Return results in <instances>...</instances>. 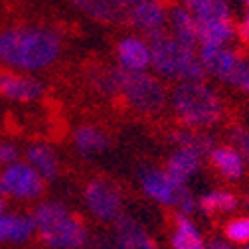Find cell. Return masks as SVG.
<instances>
[{
    "label": "cell",
    "instance_id": "cell-31",
    "mask_svg": "<svg viewBox=\"0 0 249 249\" xmlns=\"http://www.w3.org/2000/svg\"><path fill=\"white\" fill-rule=\"evenodd\" d=\"M237 36L243 44H249V10L245 12V16L241 18V22L237 26Z\"/></svg>",
    "mask_w": 249,
    "mask_h": 249
},
{
    "label": "cell",
    "instance_id": "cell-25",
    "mask_svg": "<svg viewBox=\"0 0 249 249\" xmlns=\"http://www.w3.org/2000/svg\"><path fill=\"white\" fill-rule=\"evenodd\" d=\"M239 200L233 192L228 190H212L204 194L198 200V210L204 212L206 215H215V213H230L237 208Z\"/></svg>",
    "mask_w": 249,
    "mask_h": 249
},
{
    "label": "cell",
    "instance_id": "cell-7",
    "mask_svg": "<svg viewBox=\"0 0 249 249\" xmlns=\"http://www.w3.org/2000/svg\"><path fill=\"white\" fill-rule=\"evenodd\" d=\"M83 202L99 222H115L123 213V194L117 186L103 178H93L83 188Z\"/></svg>",
    "mask_w": 249,
    "mask_h": 249
},
{
    "label": "cell",
    "instance_id": "cell-29",
    "mask_svg": "<svg viewBox=\"0 0 249 249\" xmlns=\"http://www.w3.org/2000/svg\"><path fill=\"white\" fill-rule=\"evenodd\" d=\"M228 85H231V87H235L237 91L247 93V95H249V59H247V57H243V59L239 61V66H237V70L233 71V75H231V79L228 81Z\"/></svg>",
    "mask_w": 249,
    "mask_h": 249
},
{
    "label": "cell",
    "instance_id": "cell-4",
    "mask_svg": "<svg viewBox=\"0 0 249 249\" xmlns=\"http://www.w3.org/2000/svg\"><path fill=\"white\" fill-rule=\"evenodd\" d=\"M36 233L52 249H83L89 243L87 226L61 202H42L34 213Z\"/></svg>",
    "mask_w": 249,
    "mask_h": 249
},
{
    "label": "cell",
    "instance_id": "cell-16",
    "mask_svg": "<svg viewBox=\"0 0 249 249\" xmlns=\"http://www.w3.org/2000/svg\"><path fill=\"white\" fill-rule=\"evenodd\" d=\"M73 146L83 159H93L111 146V139L95 124H81L73 133Z\"/></svg>",
    "mask_w": 249,
    "mask_h": 249
},
{
    "label": "cell",
    "instance_id": "cell-27",
    "mask_svg": "<svg viewBox=\"0 0 249 249\" xmlns=\"http://www.w3.org/2000/svg\"><path fill=\"white\" fill-rule=\"evenodd\" d=\"M224 233L230 243L249 245V215H239L235 220H230L224 228Z\"/></svg>",
    "mask_w": 249,
    "mask_h": 249
},
{
    "label": "cell",
    "instance_id": "cell-1",
    "mask_svg": "<svg viewBox=\"0 0 249 249\" xmlns=\"http://www.w3.org/2000/svg\"><path fill=\"white\" fill-rule=\"evenodd\" d=\"M61 55V38L50 26L18 24L0 32V64L32 73L53 66Z\"/></svg>",
    "mask_w": 249,
    "mask_h": 249
},
{
    "label": "cell",
    "instance_id": "cell-11",
    "mask_svg": "<svg viewBox=\"0 0 249 249\" xmlns=\"http://www.w3.org/2000/svg\"><path fill=\"white\" fill-rule=\"evenodd\" d=\"M198 57L206 75H212L224 83L231 79L239 61L243 59V55L230 46H200Z\"/></svg>",
    "mask_w": 249,
    "mask_h": 249
},
{
    "label": "cell",
    "instance_id": "cell-32",
    "mask_svg": "<svg viewBox=\"0 0 249 249\" xmlns=\"http://www.w3.org/2000/svg\"><path fill=\"white\" fill-rule=\"evenodd\" d=\"M206 249H237V247L230 241H224V239H212L206 243Z\"/></svg>",
    "mask_w": 249,
    "mask_h": 249
},
{
    "label": "cell",
    "instance_id": "cell-34",
    "mask_svg": "<svg viewBox=\"0 0 249 249\" xmlns=\"http://www.w3.org/2000/svg\"><path fill=\"white\" fill-rule=\"evenodd\" d=\"M6 212V202H4V196H0V213Z\"/></svg>",
    "mask_w": 249,
    "mask_h": 249
},
{
    "label": "cell",
    "instance_id": "cell-6",
    "mask_svg": "<svg viewBox=\"0 0 249 249\" xmlns=\"http://www.w3.org/2000/svg\"><path fill=\"white\" fill-rule=\"evenodd\" d=\"M141 188L144 196L160 206H174L178 213L190 215L198 210V200L190 194L188 186L178 184L164 168H148L141 172Z\"/></svg>",
    "mask_w": 249,
    "mask_h": 249
},
{
    "label": "cell",
    "instance_id": "cell-35",
    "mask_svg": "<svg viewBox=\"0 0 249 249\" xmlns=\"http://www.w3.org/2000/svg\"><path fill=\"white\" fill-rule=\"evenodd\" d=\"M239 2H241V4H243L247 10H249V0H239Z\"/></svg>",
    "mask_w": 249,
    "mask_h": 249
},
{
    "label": "cell",
    "instance_id": "cell-13",
    "mask_svg": "<svg viewBox=\"0 0 249 249\" xmlns=\"http://www.w3.org/2000/svg\"><path fill=\"white\" fill-rule=\"evenodd\" d=\"M113 224H115V233H113L115 249H159L157 241L148 235V231L135 217L121 213Z\"/></svg>",
    "mask_w": 249,
    "mask_h": 249
},
{
    "label": "cell",
    "instance_id": "cell-8",
    "mask_svg": "<svg viewBox=\"0 0 249 249\" xmlns=\"http://www.w3.org/2000/svg\"><path fill=\"white\" fill-rule=\"evenodd\" d=\"M4 196H12L16 200H38L44 194L46 180L40 172L28 162H12L0 172Z\"/></svg>",
    "mask_w": 249,
    "mask_h": 249
},
{
    "label": "cell",
    "instance_id": "cell-36",
    "mask_svg": "<svg viewBox=\"0 0 249 249\" xmlns=\"http://www.w3.org/2000/svg\"><path fill=\"white\" fill-rule=\"evenodd\" d=\"M0 196H4V190H2V184H0Z\"/></svg>",
    "mask_w": 249,
    "mask_h": 249
},
{
    "label": "cell",
    "instance_id": "cell-14",
    "mask_svg": "<svg viewBox=\"0 0 249 249\" xmlns=\"http://www.w3.org/2000/svg\"><path fill=\"white\" fill-rule=\"evenodd\" d=\"M168 34L178 40L180 44L188 46L192 50L200 48V38H198V20L194 18L192 12H188L182 4H172L168 8Z\"/></svg>",
    "mask_w": 249,
    "mask_h": 249
},
{
    "label": "cell",
    "instance_id": "cell-3",
    "mask_svg": "<svg viewBox=\"0 0 249 249\" xmlns=\"http://www.w3.org/2000/svg\"><path fill=\"white\" fill-rule=\"evenodd\" d=\"M150 44L152 59L150 68L159 77L172 79L176 83L182 81H204L206 71L200 64L198 50L174 40L168 30H157L148 36H144Z\"/></svg>",
    "mask_w": 249,
    "mask_h": 249
},
{
    "label": "cell",
    "instance_id": "cell-22",
    "mask_svg": "<svg viewBox=\"0 0 249 249\" xmlns=\"http://www.w3.org/2000/svg\"><path fill=\"white\" fill-rule=\"evenodd\" d=\"M26 159L28 164H32L40 176L44 180H53L59 174V160H57V154L50 144L44 142H36V144H30L26 150Z\"/></svg>",
    "mask_w": 249,
    "mask_h": 249
},
{
    "label": "cell",
    "instance_id": "cell-33",
    "mask_svg": "<svg viewBox=\"0 0 249 249\" xmlns=\"http://www.w3.org/2000/svg\"><path fill=\"white\" fill-rule=\"evenodd\" d=\"M113 2H115L119 8H123V10H129V8L137 6L139 2H144V0H113Z\"/></svg>",
    "mask_w": 249,
    "mask_h": 249
},
{
    "label": "cell",
    "instance_id": "cell-20",
    "mask_svg": "<svg viewBox=\"0 0 249 249\" xmlns=\"http://www.w3.org/2000/svg\"><path fill=\"white\" fill-rule=\"evenodd\" d=\"M83 16L101 24H121L124 20V10L119 8L113 0H68Z\"/></svg>",
    "mask_w": 249,
    "mask_h": 249
},
{
    "label": "cell",
    "instance_id": "cell-37",
    "mask_svg": "<svg viewBox=\"0 0 249 249\" xmlns=\"http://www.w3.org/2000/svg\"><path fill=\"white\" fill-rule=\"evenodd\" d=\"M243 249H249V245H245V247H243Z\"/></svg>",
    "mask_w": 249,
    "mask_h": 249
},
{
    "label": "cell",
    "instance_id": "cell-9",
    "mask_svg": "<svg viewBox=\"0 0 249 249\" xmlns=\"http://www.w3.org/2000/svg\"><path fill=\"white\" fill-rule=\"evenodd\" d=\"M168 4L164 0H144L137 6L124 10V22L139 30L142 36H148L157 30L168 28Z\"/></svg>",
    "mask_w": 249,
    "mask_h": 249
},
{
    "label": "cell",
    "instance_id": "cell-18",
    "mask_svg": "<svg viewBox=\"0 0 249 249\" xmlns=\"http://www.w3.org/2000/svg\"><path fill=\"white\" fill-rule=\"evenodd\" d=\"M200 164H202V157L192 150H184V148H176L168 160H166V166L164 170L168 172V176L172 180H176L178 184H184L188 186V182L198 174L200 170Z\"/></svg>",
    "mask_w": 249,
    "mask_h": 249
},
{
    "label": "cell",
    "instance_id": "cell-17",
    "mask_svg": "<svg viewBox=\"0 0 249 249\" xmlns=\"http://www.w3.org/2000/svg\"><path fill=\"white\" fill-rule=\"evenodd\" d=\"M36 233L34 217L28 213H0V241L22 243Z\"/></svg>",
    "mask_w": 249,
    "mask_h": 249
},
{
    "label": "cell",
    "instance_id": "cell-26",
    "mask_svg": "<svg viewBox=\"0 0 249 249\" xmlns=\"http://www.w3.org/2000/svg\"><path fill=\"white\" fill-rule=\"evenodd\" d=\"M89 79L93 89L101 93V95H107V97L119 95V66L93 70Z\"/></svg>",
    "mask_w": 249,
    "mask_h": 249
},
{
    "label": "cell",
    "instance_id": "cell-15",
    "mask_svg": "<svg viewBox=\"0 0 249 249\" xmlns=\"http://www.w3.org/2000/svg\"><path fill=\"white\" fill-rule=\"evenodd\" d=\"M210 164L222 178L235 182L245 174V159L231 144H215L208 154Z\"/></svg>",
    "mask_w": 249,
    "mask_h": 249
},
{
    "label": "cell",
    "instance_id": "cell-30",
    "mask_svg": "<svg viewBox=\"0 0 249 249\" xmlns=\"http://www.w3.org/2000/svg\"><path fill=\"white\" fill-rule=\"evenodd\" d=\"M18 157H20V150L16 144L12 142H0V164H12V162H18Z\"/></svg>",
    "mask_w": 249,
    "mask_h": 249
},
{
    "label": "cell",
    "instance_id": "cell-19",
    "mask_svg": "<svg viewBox=\"0 0 249 249\" xmlns=\"http://www.w3.org/2000/svg\"><path fill=\"white\" fill-rule=\"evenodd\" d=\"M237 36V26L231 18L222 20H198L200 46H230Z\"/></svg>",
    "mask_w": 249,
    "mask_h": 249
},
{
    "label": "cell",
    "instance_id": "cell-28",
    "mask_svg": "<svg viewBox=\"0 0 249 249\" xmlns=\"http://www.w3.org/2000/svg\"><path fill=\"white\" fill-rule=\"evenodd\" d=\"M230 139H231V146L245 159V162H249V129L235 124L230 131Z\"/></svg>",
    "mask_w": 249,
    "mask_h": 249
},
{
    "label": "cell",
    "instance_id": "cell-24",
    "mask_svg": "<svg viewBox=\"0 0 249 249\" xmlns=\"http://www.w3.org/2000/svg\"><path fill=\"white\" fill-rule=\"evenodd\" d=\"M180 4L192 12L196 20L231 18V6L228 0H180Z\"/></svg>",
    "mask_w": 249,
    "mask_h": 249
},
{
    "label": "cell",
    "instance_id": "cell-5",
    "mask_svg": "<svg viewBox=\"0 0 249 249\" xmlns=\"http://www.w3.org/2000/svg\"><path fill=\"white\" fill-rule=\"evenodd\" d=\"M119 95L129 107L146 117L162 113L168 103L162 79L148 71H127L119 68Z\"/></svg>",
    "mask_w": 249,
    "mask_h": 249
},
{
    "label": "cell",
    "instance_id": "cell-21",
    "mask_svg": "<svg viewBox=\"0 0 249 249\" xmlns=\"http://www.w3.org/2000/svg\"><path fill=\"white\" fill-rule=\"evenodd\" d=\"M172 249H206V239L202 237L198 226L190 215L178 213L174 217V230L170 235Z\"/></svg>",
    "mask_w": 249,
    "mask_h": 249
},
{
    "label": "cell",
    "instance_id": "cell-23",
    "mask_svg": "<svg viewBox=\"0 0 249 249\" xmlns=\"http://www.w3.org/2000/svg\"><path fill=\"white\" fill-rule=\"evenodd\" d=\"M172 142L178 146V148H184V150H192L200 157H208L212 152V148L215 146V141L210 133L206 131H196V129H178L170 135Z\"/></svg>",
    "mask_w": 249,
    "mask_h": 249
},
{
    "label": "cell",
    "instance_id": "cell-10",
    "mask_svg": "<svg viewBox=\"0 0 249 249\" xmlns=\"http://www.w3.org/2000/svg\"><path fill=\"white\" fill-rule=\"evenodd\" d=\"M44 83L32 75L16 70L0 71V97L18 103H32L44 95Z\"/></svg>",
    "mask_w": 249,
    "mask_h": 249
},
{
    "label": "cell",
    "instance_id": "cell-2",
    "mask_svg": "<svg viewBox=\"0 0 249 249\" xmlns=\"http://www.w3.org/2000/svg\"><path fill=\"white\" fill-rule=\"evenodd\" d=\"M170 107L186 129L206 131L224 117V103L220 95L204 81L176 83L170 93Z\"/></svg>",
    "mask_w": 249,
    "mask_h": 249
},
{
    "label": "cell",
    "instance_id": "cell-12",
    "mask_svg": "<svg viewBox=\"0 0 249 249\" xmlns=\"http://www.w3.org/2000/svg\"><path fill=\"white\" fill-rule=\"evenodd\" d=\"M117 66L127 71H146L150 68V44L144 36H123L115 46Z\"/></svg>",
    "mask_w": 249,
    "mask_h": 249
}]
</instances>
